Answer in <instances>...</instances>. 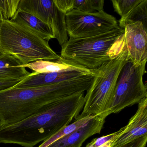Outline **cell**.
<instances>
[{
    "label": "cell",
    "mask_w": 147,
    "mask_h": 147,
    "mask_svg": "<svg viewBox=\"0 0 147 147\" xmlns=\"http://www.w3.org/2000/svg\"><path fill=\"white\" fill-rule=\"evenodd\" d=\"M94 74L56 84L0 90V126L16 123L89 88Z\"/></svg>",
    "instance_id": "cell-1"
},
{
    "label": "cell",
    "mask_w": 147,
    "mask_h": 147,
    "mask_svg": "<svg viewBox=\"0 0 147 147\" xmlns=\"http://www.w3.org/2000/svg\"><path fill=\"white\" fill-rule=\"evenodd\" d=\"M85 105L84 93L62 99L16 123L0 126V143L34 147L67 126Z\"/></svg>",
    "instance_id": "cell-2"
},
{
    "label": "cell",
    "mask_w": 147,
    "mask_h": 147,
    "mask_svg": "<svg viewBox=\"0 0 147 147\" xmlns=\"http://www.w3.org/2000/svg\"><path fill=\"white\" fill-rule=\"evenodd\" d=\"M125 48L124 29L119 26L98 36L69 37L61 46V57L94 70L117 56Z\"/></svg>",
    "instance_id": "cell-3"
},
{
    "label": "cell",
    "mask_w": 147,
    "mask_h": 147,
    "mask_svg": "<svg viewBox=\"0 0 147 147\" xmlns=\"http://www.w3.org/2000/svg\"><path fill=\"white\" fill-rule=\"evenodd\" d=\"M0 51L13 56L23 65L38 60L61 59L49 42L19 24L3 20L0 29Z\"/></svg>",
    "instance_id": "cell-4"
},
{
    "label": "cell",
    "mask_w": 147,
    "mask_h": 147,
    "mask_svg": "<svg viewBox=\"0 0 147 147\" xmlns=\"http://www.w3.org/2000/svg\"><path fill=\"white\" fill-rule=\"evenodd\" d=\"M129 60L125 45L117 56L92 70L93 79L84 96L85 105L80 115L95 116L107 111L120 71Z\"/></svg>",
    "instance_id": "cell-5"
},
{
    "label": "cell",
    "mask_w": 147,
    "mask_h": 147,
    "mask_svg": "<svg viewBox=\"0 0 147 147\" xmlns=\"http://www.w3.org/2000/svg\"><path fill=\"white\" fill-rule=\"evenodd\" d=\"M146 63L136 65L129 60L124 65L117 81L111 105L105 113L107 117L138 104L147 98V86L143 82Z\"/></svg>",
    "instance_id": "cell-6"
},
{
    "label": "cell",
    "mask_w": 147,
    "mask_h": 147,
    "mask_svg": "<svg viewBox=\"0 0 147 147\" xmlns=\"http://www.w3.org/2000/svg\"><path fill=\"white\" fill-rule=\"evenodd\" d=\"M69 37L82 38L98 36L118 27L117 19L103 11L85 13L73 10L65 14Z\"/></svg>",
    "instance_id": "cell-7"
},
{
    "label": "cell",
    "mask_w": 147,
    "mask_h": 147,
    "mask_svg": "<svg viewBox=\"0 0 147 147\" xmlns=\"http://www.w3.org/2000/svg\"><path fill=\"white\" fill-rule=\"evenodd\" d=\"M18 10L32 14L48 25L61 46L67 41L65 14L54 0H20Z\"/></svg>",
    "instance_id": "cell-8"
},
{
    "label": "cell",
    "mask_w": 147,
    "mask_h": 147,
    "mask_svg": "<svg viewBox=\"0 0 147 147\" xmlns=\"http://www.w3.org/2000/svg\"><path fill=\"white\" fill-rule=\"evenodd\" d=\"M93 74L92 70L80 66L58 72L43 74L32 72L12 88H25L52 85Z\"/></svg>",
    "instance_id": "cell-9"
},
{
    "label": "cell",
    "mask_w": 147,
    "mask_h": 147,
    "mask_svg": "<svg viewBox=\"0 0 147 147\" xmlns=\"http://www.w3.org/2000/svg\"><path fill=\"white\" fill-rule=\"evenodd\" d=\"M113 139L111 147H119L136 139L147 135V98L138 104L136 113L129 123L122 127Z\"/></svg>",
    "instance_id": "cell-10"
},
{
    "label": "cell",
    "mask_w": 147,
    "mask_h": 147,
    "mask_svg": "<svg viewBox=\"0 0 147 147\" xmlns=\"http://www.w3.org/2000/svg\"><path fill=\"white\" fill-rule=\"evenodd\" d=\"M124 29L129 59L136 65L147 62V29L142 22H138L128 24Z\"/></svg>",
    "instance_id": "cell-11"
},
{
    "label": "cell",
    "mask_w": 147,
    "mask_h": 147,
    "mask_svg": "<svg viewBox=\"0 0 147 147\" xmlns=\"http://www.w3.org/2000/svg\"><path fill=\"white\" fill-rule=\"evenodd\" d=\"M107 117L105 113L94 116L80 128L63 137L47 147H81L88 138L100 133Z\"/></svg>",
    "instance_id": "cell-12"
},
{
    "label": "cell",
    "mask_w": 147,
    "mask_h": 147,
    "mask_svg": "<svg viewBox=\"0 0 147 147\" xmlns=\"http://www.w3.org/2000/svg\"><path fill=\"white\" fill-rule=\"evenodd\" d=\"M31 73L14 57L4 55L0 57V82L22 81Z\"/></svg>",
    "instance_id": "cell-13"
},
{
    "label": "cell",
    "mask_w": 147,
    "mask_h": 147,
    "mask_svg": "<svg viewBox=\"0 0 147 147\" xmlns=\"http://www.w3.org/2000/svg\"><path fill=\"white\" fill-rule=\"evenodd\" d=\"M11 20L22 25L48 42L55 38L53 32L49 26L30 13L18 10Z\"/></svg>",
    "instance_id": "cell-14"
},
{
    "label": "cell",
    "mask_w": 147,
    "mask_h": 147,
    "mask_svg": "<svg viewBox=\"0 0 147 147\" xmlns=\"http://www.w3.org/2000/svg\"><path fill=\"white\" fill-rule=\"evenodd\" d=\"M57 8L65 14L73 10L85 13L103 11L104 0H54Z\"/></svg>",
    "instance_id": "cell-15"
},
{
    "label": "cell",
    "mask_w": 147,
    "mask_h": 147,
    "mask_svg": "<svg viewBox=\"0 0 147 147\" xmlns=\"http://www.w3.org/2000/svg\"><path fill=\"white\" fill-rule=\"evenodd\" d=\"M79 66L80 65L66 61L61 57V59L55 61L38 60L23 65V67L30 69L36 74H43L58 72Z\"/></svg>",
    "instance_id": "cell-16"
},
{
    "label": "cell",
    "mask_w": 147,
    "mask_h": 147,
    "mask_svg": "<svg viewBox=\"0 0 147 147\" xmlns=\"http://www.w3.org/2000/svg\"><path fill=\"white\" fill-rule=\"evenodd\" d=\"M94 116L88 115L83 116L80 114L79 116L75 119V121L72 123L69 124L67 126L64 127L50 137L46 139L38 147H47L55 141H57L63 137L69 134L74 131L86 124L90 119Z\"/></svg>",
    "instance_id": "cell-17"
},
{
    "label": "cell",
    "mask_w": 147,
    "mask_h": 147,
    "mask_svg": "<svg viewBox=\"0 0 147 147\" xmlns=\"http://www.w3.org/2000/svg\"><path fill=\"white\" fill-rule=\"evenodd\" d=\"M138 22H142L147 29V0H142L129 14L121 18L119 21L118 25L120 28L124 29L128 24Z\"/></svg>",
    "instance_id": "cell-18"
},
{
    "label": "cell",
    "mask_w": 147,
    "mask_h": 147,
    "mask_svg": "<svg viewBox=\"0 0 147 147\" xmlns=\"http://www.w3.org/2000/svg\"><path fill=\"white\" fill-rule=\"evenodd\" d=\"M142 0H112L114 11L121 18L126 16Z\"/></svg>",
    "instance_id": "cell-19"
},
{
    "label": "cell",
    "mask_w": 147,
    "mask_h": 147,
    "mask_svg": "<svg viewBox=\"0 0 147 147\" xmlns=\"http://www.w3.org/2000/svg\"><path fill=\"white\" fill-rule=\"evenodd\" d=\"M20 0H0V13L3 19L11 20L18 10Z\"/></svg>",
    "instance_id": "cell-20"
},
{
    "label": "cell",
    "mask_w": 147,
    "mask_h": 147,
    "mask_svg": "<svg viewBox=\"0 0 147 147\" xmlns=\"http://www.w3.org/2000/svg\"><path fill=\"white\" fill-rule=\"evenodd\" d=\"M118 133V131H117L116 132L108 134L106 136L94 138L92 141L88 144L85 147H99L103 144L113 139L117 135Z\"/></svg>",
    "instance_id": "cell-21"
},
{
    "label": "cell",
    "mask_w": 147,
    "mask_h": 147,
    "mask_svg": "<svg viewBox=\"0 0 147 147\" xmlns=\"http://www.w3.org/2000/svg\"><path fill=\"white\" fill-rule=\"evenodd\" d=\"M147 142V135L136 139L119 147H145Z\"/></svg>",
    "instance_id": "cell-22"
},
{
    "label": "cell",
    "mask_w": 147,
    "mask_h": 147,
    "mask_svg": "<svg viewBox=\"0 0 147 147\" xmlns=\"http://www.w3.org/2000/svg\"><path fill=\"white\" fill-rule=\"evenodd\" d=\"M21 81L0 82V90H5L13 87Z\"/></svg>",
    "instance_id": "cell-23"
},
{
    "label": "cell",
    "mask_w": 147,
    "mask_h": 147,
    "mask_svg": "<svg viewBox=\"0 0 147 147\" xmlns=\"http://www.w3.org/2000/svg\"><path fill=\"white\" fill-rule=\"evenodd\" d=\"M112 140L108 141L107 142L103 144L101 146L99 147H111V144Z\"/></svg>",
    "instance_id": "cell-24"
},
{
    "label": "cell",
    "mask_w": 147,
    "mask_h": 147,
    "mask_svg": "<svg viewBox=\"0 0 147 147\" xmlns=\"http://www.w3.org/2000/svg\"><path fill=\"white\" fill-rule=\"evenodd\" d=\"M3 18L2 16H1V14L0 13V29H1V24H2V21L3 20Z\"/></svg>",
    "instance_id": "cell-25"
},
{
    "label": "cell",
    "mask_w": 147,
    "mask_h": 147,
    "mask_svg": "<svg viewBox=\"0 0 147 147\" xmlns=\"http://www.w3.org/2000/svg\"><path fill=\"white\" fill-rule=\"evenodd\" d=\"M4 54H3L1 51H0V57H1L2 56L4 55Z\"/></svg>",
    "instance_id": "cell-26"
}]
</instances>
